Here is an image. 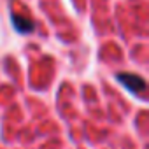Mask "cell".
Instances as JSON below:
<instances>
[{
	"label": "cell",
	"instance_id": "cell-2",
	"mask_svg": "<svg viewBox=\"0 0 149 149\" xmlns=\"http://www.w3.org/2000/svg\"><path fill=\"white\" fill-rule=\"evenodd\" d=\"M11 21H13V28L18 32V33H23V35H28L35 30V23L25 16H19V14H11Z\"/></svg>",
	"mask_w": 149,
	"mask_h": 149
},
{
	"label": "cell",
	"instance_id": "cell-1",
	"mask_svg": "<svg viewBox=\"0 0 149 149\" xmlns=\"http://www.w3.org/2000/svg\"><path fill=\"white\" fill-rule=\"evenodd\" d=\"M116 79L130 93H140V91L146 90V81L140 76H137V74H132V72H118L116 74Z\"/></svg>",
	"mask_w": 149,
	"mask_h": 149
}]
</instances>
